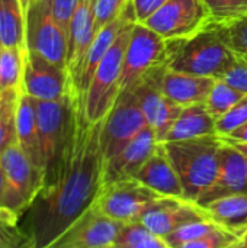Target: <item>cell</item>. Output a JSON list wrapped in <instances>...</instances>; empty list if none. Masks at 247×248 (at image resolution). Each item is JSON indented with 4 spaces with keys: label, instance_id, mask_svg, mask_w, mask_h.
<instances>
[{
    "label": "cell",
    "instance_id": "6da1fadb",
    "mask_svg": "<svg viewBox=\"0 0 247 248\" xmlns=\"http://www.w3.org/2000/svg\"><path fill=\"white\" fill-rule=\"evenodd\" d=\"M102 121L87 119L79 99L76 128L54 179L44 185L28 209L25 246L51 248L67 228L96 201L103 186L105 155L100 145Z\"/></svg>",
    "mask_w": 247,
    "mask_h": 248
},
{
    "label": "cell",
    "instance_id": "7a4b0ae2",
    "mask_svg": "<svg viewBox=\"0 0 247 248\" xmlns=\"http://www.w3.org/2000/svg\"><path fill=\"white\" fill-rule=\"evenodd\" d=\"M236 60L237 52L229 45L223 26L214 22L189 36L167 41L166 65L170 70L221 78Z\"/></svg>",
    "mask_w": 247,
    "mask_h": 248
},
{
    "label": "cell",
    "instance_id": "3957f363",
    "mask_svg": "<svg viewBox=\"0 0 247 248\" xmlns=\"http://www.w3.org/2000/svg\"><path fill=\"white\" fill-rule=\"evenodd\" d=\"M223 145L224 141L218 134L165 142L186 199L197 202L215 182Z\"/></svg>",
    "mask_w": 247,
    "mask_h": 248
},
{
    "label": "cell",
    "instance_id": "277c9868",
    "mask_svg": "<svg viewBox=\"0 0 247 248\" xmlns=\"http://www.w3.org/2000/svg\"><path fill=\"white\" fill-rule=\"evenodd\" d=\"M80 96L71 89L60 100H36L38 137L44 160L45 183L57 174L76 128Z\"/></svg>",
    "mask_w": 247,
    "mask_h": 248
},
{
    "label": "cell",
    "instance_id": "5b68a950",
    "mask_svg": "<svg viewBox=\"0 0 247 248\" xmlns=\"http://www.w3.org/2000/svg\"><path fill=\"white\" fill-rule=\"evenodd\" d=\"M0 166L6 177L3 208L17 225L19 218L28 212L35 198L45 185V170L36 166L19 147L17 142L0 154Z\"/></svg>",
    "mask_w": 247,
    "mask_h": 248
},
{
    "label": "cell",
    "instance_id": "8992f818",
    "mask_svg": "<svg viewBox=\"0 0 247 248\" xmlns=\"http://www.w3.org/2000/svg\"><path fill=\"white\" fill-rule=\"evenodd\" d=\"M134 23L135 22H130L122 28L118 38L115 39L106 55L99 62L83 94L84 113L87 119L92 122L102 121L112 109L121 93L124 54Z\"/></svg>",
    "mask_w": 247,
    "mask_h": 248
},
{
    "label": "cell",
    "instance_id": "52a82bcc",
    "mask_svg": "<svg viewBox=\"0 0 247 248\" xmlns=\"http://www.w3.org/2000/svg\"><path fill=\"white\" fill-rule=\"evenodd\" d=\"M26 48L67 67L68 38L54 15L52 0H35L26 10Z\"/></svg>",
    "mask_w": 247,
    "mask_h": 248
},
{
    "label": "cell",
    "instance_id": "ba28073f",
    "mask_svg": "<svg viewBox=\"0 0 247 248\" xmlns=\"http://www.w3.org/2000/svg\"><path fill=\"white\" fill-rule=\"evenodd\" d=\"M166 60L167 41L143 22H135L124 54L121 90L134 87L151 70L166 64Z\"/></svg>",
    "mask_w": 247,
    "mask_h": 248
},
{
    "label": "cell",
    "instance_id": "9c48e42d",
    "mask_svg": "<svg viewBox=\"0 0 247 248\" xmlns=\"http://www.w3.org/2000/svg\"><path fill=\"white\" fill-rule=\"evenodd\" d=\"M160 196L132 177L103 185L93 205L109 218L128 224L140 221L144 211Z\"/></svg>",
    "mask_w": 247,
    "mask_h": 248
},
{
    "label": "cell",
    "instance_id": "30bf717a",
    "mask_svg": "<svg viewBox=\"0 0 247 248\" xmlns=\"http://www.w3.org/2000/svg\"><path fill=\"white\" fill-rule=\"evenodd\" d=\"M146 126L147 121L141 112L134 90H121L115 105L102 119L100 145L105 161L114 157Z\"/></svg>",
    "mask_w": 247,
    "mask_h": 248
},
{
    "label": "cell",
    "instance_id": "8fae6325",
    "mask_svg": "<svg viewBox=\"0 0 247 248\" xmlns=\"http://www.w3.org/2000/svg\"><path fill=\"white\" fill-rule=\"evenodd\" d=\"M166 68V64L156 67L148 74H146L134 87H131L137 96L147 125L154 131L159 142H165L170 128L173 126L183 108L166 97V94L163 93L162 80Z\"/></svg>",
    "mask_w": 247,
    "mask_h": 248
},
{
    "label": "cell",
    "instance_id": "7c38bea8",
    "mask_svg": "<svg viewBox=\"0 0 247 248\" xmlns=\"http://www.w3.org/2000/svg\"><path fill=\"white\" fill-rule=\"evenodd\" d=\"M211 22L202 0H167L143 23L166 41L185 38Z\"/></svg>",
    "mask_w": 247,
    "mask_h": 248
},
{
    "label": "cell",
    "instance_id": "4fadbf2b",
    "mask_svg": "<svg viewBox=\"0 0 247 248\" xmlns=\"http://www.w3.org/2000/svg\"><path fill=\"white\" fill-rule=\"evenodd\" d=\"M67 67L58 65L26 48L22 92L36 100H60L71 92Z\"/></svg>",
    "mask_w": 247,
    "mask_h": 248
},
{
    "label": "cell",
    "instance_id": "5bb4252c",
    "mask_svg": "<svg viewBox=\"0 0 247 248\" xmlns=\"http://www.w3.org/2000/svg\"><path fill=\"white\" fill-rule=\"evenodd\" d=\"M122 225L92 205L51 248H114Z\"/></svg>",
    "mask_w": 247,
    "mask_h": 248
},
{
    "label": "cell",
    "instance_id": "9a60e30c",
    "mask_svg": "<svg viewBox=\"0 0 247 248\" xmlns=\"http://www.w3.org/2000/svg\"><path fill=\"white\" fill-rule=\"evenodd\" d=\"M208 218L204 206L179 196H160L143 214L141 222L159 237L165 238L191 221Z\"/></svg>",
    "mask_w": 247,
    "mask_h": 248
},
{
    "label": "cell",
    "instance_id": "2e32d148",
    "mask_svg": "<svg viewBox=\"0 0 247 248\" xmlns=\"http://www.w3.org/2000/svg\"><path fill=\"white\" fill-rule=\"evenodd\" d=\"M130 22H138L132 0L128 1L124 12L115 20H112L111 23L103 26L96 33L93 42L90 44V46H89L80 67H79L77 74L71 78V87H73L74 93L79 94L82 99H83V94H84V92H86V89H87V86H89V83H90L99 62L106 55V52L109 51V48L112 46V44L118 38L122 28Z\"/></svg>",
    "mask_w": 247,
    "mask_h": 248
},
{
    "label": "cell",
    "instance_id": "e0dca14e",
    "mask_svg": "<svg viewBox=\"0 0 247 248\" xmlns=\"http://www.w3.org/2000/svg\"><path fill=\"white\" fill-rule=\"evenodd\" d=\"M157 145L159 140L154 131L147 125L114 157L105 161L103 185L135 177L138 170L150 158Z\"/></svg>",
    "mask_w": 247,
    "mask_h": 248
},
{
    "label": "cell",
    "instance_id": "ac0fdd59",
    "mask_svg": "<svg viewBox=\"0 0 247 248\" xmlns=\"http://www.w3.org/2000/svg\"><path fill=\"white\" fill-rule=\"evenodd\" d=\"M236 193H247L246 157L239 148L224 141L217 179L197 203L204 206L218 198Z\"/></svg>",
    "mask_w": 247,
    "mask_h": 248
},
{
    "label": "cell",
    "instance_id": "d6986e66",
    "mask_svg": "<svg viewBox=\"0 0 247 248\" xmlns=\"http://www.w3.org/2000/svg\"><path fill=\"white\" fill-rule=\"evenodd\" d=\"M135 179L162 196L185 198L182 182L166 151L165 142H159L154 153L135 174Z\"/></svg>",
    "mask_w": 247,
    "mask_h": 248
},
{
    "label": "cell",
    "instance_id": "ffe728a7",
    "mask_svg": "<svg viewBox=\"0 0 247 248\" xmlns=\"http://www.w3.org/2000/svg\"><path fill=\"white\" fill-rule=\"evenodd\" d=\"M95 1L96 0H80L70 22L67 52V68L70 73V78L77 74L79 67L96 36Z\"/></svg>",
    "mask_w": 247,
    "mask_h": 248
},
{
    "label": "cell",
    "instance_id": "44dd1931",
    "mask_svg": "<svg viewBox=\"0 0 247 248\" xmlns=\"http://www.w3.org/2000/svg\"><path fill=\"white\" fill-rule=\"evenodd\" d=\"M215 78L166 68L162 89L166 97L181 106L205 102Z\"/></svg>",
    "mask_w": 247,
    "mask_h": 248
},
{
    "label": "cell",
    "instance_id": "7402d4cb",
    "mask_svg": "<svg viewBox=\"0 0 247 248\" xmlns=\"http://www.w3.org/2000/svg\"><path fill=\"white\" fill-rule=\"evenodd\" d=\"M16 134L22 151L39 167L44 169V160L38 137L36 124V99L20 92L16 105Z\"/></svg>",
    "mask_w": 247,
    "mask_h": 248
},
{
    "label": "cell",
    "instance_id": "603a6c76",
    "mask_svg": "<svg viewBox=\"0 0 247 248\" xmlns=\"http://www.w3.org/2000/svg\"><path fill=\"white\" fill-rule=\"evenodd\" d=\"M215 124H217V119L208 112L204 102L186 105L182 108L165 142L191 140V138L217 134Z\"/></svg>",
    "mask_w": 247,
    "mask_h": 248
},
{
    "label": "cell",
    "instance_id": "cb8c5ba5",
    "mask_svg": "<svg viewBox=\"0 0 247 248\" xmlns=\"http://www.w3.org/2000/svg\"><path fill=\"white\" fill-rule=\"evenodd\" d=\"M204 208L218 225L243 238L247 232V193L218 198L204 205Z\"/></svg>",
    "mask_w": 247,
    "mask_h": 248
},
{
    "label": "cell",
    "instance_id": "d4e9b609",
    "mask_svg": "<svg viewBox=\"0 0 247 248\" xmlns=\"http://www.w3.org/2000/svg\"><path fill=\"white\" fill-rule=\"evenodd\" d=\"M0 38L3 46H26V12L20 0H0Z\"/></svg>",
    "mask_w": 247,
    "mask_h": 248
},
{
    "label": "cell",
    "instance_id": "484cf974",
    "mask_svg": "<svg viewBox=\"0 0 247 248\" xmlns=\"http://www.w3.org/2000/svg\"><path fill=\"white\" fill-rule=\"evenodd\" d=\"M26 46H3L0 52V89H20Z\"/></svg>",
    "mask_w": 247,
    "mask_h": 248
},
{
    "label": "cell",
    "instance_id": "4316f807",
    "mask_svg": "<svg viewBox=\"0 0 247 248\" xmlns=\"http://www.w3.org/2000/svg\"><path fill=\"white\" fill-rule=\"evenodd\" d=\"M114 248H169L165 238L148 230L141 221L121 227Z\"/></svg>",
    "mask_w": 247,
    "mask_h": 248
},
{
    "label": "cell",
    "instance_id": "83f0119b",
    "mask_svg": "<svg viewBox=\"0 0 247 248\" xmlns=\"http://www.w3.org/2000/svg\"><path fill=\"white\" fill-rule=\"evenodd\" d=\"M243 96H246V94L242 93L240 90H237L236 87H233L229 81H226L221 77V78H215L214 86L211 87L204 103H205L208 112L215 119H218L229 109H231Z\"/></svg>",
    "mask_w": 247,
    "mask_h": 248
},
{
    "label": "cell",
    "instance_id": "f1b7e54d",
    "mask_svg": "<svg viewBox=\"0 0 247 248\" xmlns=\"http://www.w3.org/2000/svg\"><path fill=\"white\" fill-rule=\"evenodd\" d=\"M218 225L214 219L202 218L197 221H191L188 224H183L178 230H175L172 234L166 237V243L169 248H188L194 241H198L204 238L207 234L218 228Z\"/></svg>",
    "mask_w": 247,
    "mask_h": 248
},
{
    "label": "cell",
    "instance_id": "f546056e",
    "mask_svg": "<svg viewBox=\"0 0 247 248\" xmlns=\"http://www.w3.org/2000/svg\"><path fill=\"white\" fill-rule=\"evenodd\" d=\"M210 12L211 22L230 25L247 16V0H202Z\"/></svg>",
    "mask_w": 247,
    "mask_h": 248
},
{
    "label": "cell",
    "instance_id": "4dcf8cb0",
    "mask_svg": "<svg viewBox=\"0 0 247 248\" xmlns=\"http://www.w3.org/2000/svg\"><path fill=\"white\" fill-rule=\"evenodd\" d=\"M247 122V94L243 96L231 109H229L223 116L217 119L215 128L220 137L231 134L234 129L240 128Z\"/></svg>",
    "mask_w": 247,
    "mask_h": 248
},
{
    "label": "cell",
    "instance_id": "1f68e13d",
    "mask_svg": "<svg viewBox=\"0 0 247 248\" xmlns=\"http://www.w3.org/2000/svg\"><path fill=\"white\" fill-rule=\"evenodd\" d=\"M130 0H96L95 1V31L96 33L115 20L127 7Z\"/></svg>",
    "mask_w": 247,
    "mask_h": 248
},
{
    "label": "cell",
    "instance_id": "d6a6232c",
    "mask_svg": "<svg viewBox=\"0 0 247 248\" xmlns=\"http://www.w3.org/2000/svg\"><path fill=\"white\" fill-rule=\"evenodd\" d=\"M221 26H223L229 45L237 54L247 55V16L239 22H234L230 25H221Z\"/></svg>",
    "mask_w": 247,
    "mask_h": 248
},
{
    "label": "cell",
    "instance_id": "836d02e7",
    "mask_svg": "<svg viewBox=\"0 0 247 248\" xmlns=\"http://www.w3.org/2000/svg\"><path fill=\"white\" fill-rule=\"evenodd\" d=\"M16 105L13 108H10L3 116H0V154L7 147H10L12 144L17 142V134H16Z\"/></svg>",
    "mask_w": 247,
    "mask_h": 248
},
{
    "label": "cell",
    "instance_id": "e575fe53",
    "mask_svg": "<svg viewBox=\"0 0 247 248\" xmlns=\"http://www.w3.org/2000/svg\"><path fill=\"white\" fill-rule=\"evenodd\" d=\"M226 81H229L233 87L247 94V55L237 54L236 62L230 67V70L223 76Z\"/></svg>",
    "mask_w": 247,
    "mask_h": 248
},
{
    "label": "cell",
    "instance_id": "d590c367",
    "mask_svg": "<svg viewBox=\"0 0 247 248\" xmlns=\"http://www.w3.org/2000/svg\"><path fill=\"white\" fill-rule=\"evenodd\" d=\"M167 0H132L137 20L144 22L147 17H150L160 6H163Z\"/></svg>",
    "mask_w": 247,
    "mask_h": 248
},
{
    "label": "cell",
    "instance_id": "8d00e7d4",
    "mask_svg": "<svg viewBox=\"0 0 247 248\" xmlns=\"http://www.w3.org/2000/svg\"><path fill=\"white\" fill-rule=\"evenodd\" d=\"M20 92V89H0V116L17 103Z\"/></svg>",
    "mask_w": 247,
    "mask_h": 248
},
{
    "label": "cell",
    "instance_id": "74e56055",
    "mask_svg": "<svg viewBox=\"0 0 247 248\" xmlns=\"http://www.w3.org/2000/svg\"><path fill=\"white\" fill-rule=\"evenodd\" d=\"M4 193H6V177L3 173V169L0 166V225H3L4 228L13 230L16 228V224L9 218V215L6 214L3 203H4Z\"/></svg>",
    "mask_w": 247,
    "mask_h": 248
},
{
    "label": "cell",
    "instance_id": "f35d334b",
    "mask_svg": "<svg viewBox=\"0 0 247 248\" xmlns=\"http://www.w3.org/2000/svg\"><path fill=\"white\" fill-rule=\"evenodd\" d=\"M224 141H230V142H242V144H247V122L245 125H242L240 128L234 129L231 134L221 137Z\"/></svg>",
    "mask_w": 247,
    "mask_h": 248
},
{
    "label": "cell",
    "instance_id": "ab89813d",
    "mask_svg": "<svg viewBox=\"0 0 247 248\" xmlns=\"http://www.w3.org/2000/svg\"><path fill=\"white\" fill-rule=\"evenodd\" d=\"M12 230L4 228L3 225H0V247H10V246H17L16 241H13V235L10 234Z\"/></svg>",
    "mask_w": 247,
    "mask_h": 248
},
{
    "label": "cell",
    "instance_id": "60d3db41",
    "mask_svg": "<svg viewBox=\"0 0 247 248\" xmlns=\"http://www.w3.org/2000/svg\"><path fill=\"white\" fill-rule=\"evenodd\" d=\"M224 141V140H223ZM226 142H229V144H231V145H234L236 148H239L245 155H247V144H242V142H230V141H226Z\"/></svg>",
    "mask_w": 247,
    "mask_h": 248
},
{
    "label": "cell",
    "instance_id": "b9f144b4",
    "mask_svg": "<svg viewBox=\"0 0 247 248\" xmlns=\"http://www.w3.org/2000/svg\"><path fill=\"white\" fill-rule=\"evenodd\" d=\"M33 1H35V0H20V3H22V6H23L25 12H26V10L29 9V6H31V4H32Z\"/></svg>",
    "mask_w": 247,
    "mask_h": 248
},
{
    "label": "cell",
    "instance_id": "7bdbcfd3",
    "mask_svg": "<svg viewBox=\"0 0 247 248\" xmlns=\"http://www.w3.org/2000/svg\"><path fill=\"white\" fill-rule=\"evenodd\" d=\"M239 248H247V232L243 235V238H242V241H240V246Z\"/></svg>",
    "mask_w": 247,
    "mask_h": 248
},
{
    "label": "cell",
    "instance_id": "ee69618b",
    "mask_svg": "<svg viewBox=\"0 0 247 248\" xmlns=\"http://www.w3.org/2000/svg\"><path fill=\"white\" fill-rule=\"evenodd\" d=\"M1 49H3V42H1V38H0V52H1Z\"/></svg>",
    "mask_w": 247,
    "mask_h": 248
},
{
    "label": "cell",
    "instance_id": "f6af8a7d",
    "mask_svg": "<svg viewBox=\"0 0 247 248\" xmlns=\"http://www.w3.org/2000/svg\"><path fill=\"white\" fill-rule=\"evenodd\" d=\"M246 157V171H247V155H245Z\"/></svg>",
    "mask_w": 247,
    "mask_h": 248
}]
</instances>
